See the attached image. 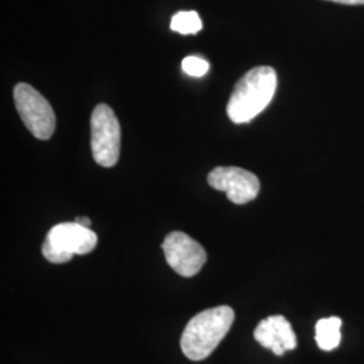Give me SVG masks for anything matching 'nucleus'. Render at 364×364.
Masks as SVG:
<instances>
[{
    "mask_svg": "<svg viewBox=\"0 0 364 364\" xmlns=\"http://www.w3.org/2000/svg\"><path fill=\"white\" fill-rule=\"evenodd\" d=\"M277 72L272 66H257L240 78L227 105V115L243 124L258 117L270 105L277 91Z\"/></svg>",
    "mask_w": 364,
    "mask_h": 364,
    "instance_id": "obj_1",
    "label": "nucleus"
},
{
    "mask_svg": "<svg viewBox=\"0 0 364 364\" xmlns=\"http://www.w3.org/2000/svg\"><path fill=\"white\" fill-rule=\"evenodd\" d=\"M234 320V309L228 305L197 313L182 332L181 350L183 355L193 362L208 358L230 332Z\"/></svg>",
    "mask_w": 364,
    "mask_h": 364,
    "instance_id": "obj_2",
    "label": "nucleus"
},
{
    "mask_svg": "<svg viewBox=\"0 0 364 364\" xmlns=\"http://www.w3.org/2000/svg\"><path fill=\"white\" fill-rule=\"evenodd\" d=\"M120 124L114 109L107 105H96L91 117V149L97 165L115 166L120 156Z\"/></svg>",
    "mask_w": 364,
    "mask_h": 364,
    "instance_id": "obj_3",
    "label": "nucleus"
},
{
    "mask_svg": "<svg viewBox=\"0 0 364 364\" xmlns=\"http://www.w3.org/2000/svg\"><path fill=\"white\" fill-rule=\"evenodd\" d=\"M14 102L27 130L41 141L52 138L55 131V115L52 105L37 90L25 82L15 85Z\"/></svg>",
    "mask_w": 364,
    "mask_h": 364,
    "instance_id": "obj_4",
    "label": "nucleus"
},
{
    "mask_svg": "<svg viewBox=\"0 0 364 364\" xmlns=\"http://www.w3.org/2000/svg\"><path fill=\"white\" fill-rule=\"evenodd\" d=\"M162 250L170 267L185 278L195 277L207 262L204 247L181 231L170 232L162 243Z\"/></svg>",
    "mask_w": 364,
    "mask_h": 364,
    "instance_id": "obj_5",
    "label": "nucleus"
},
{
    "mask_svg": "<svg viewBox=\"0 0 364 364\" xmlns=\"http://www.w3.org/2000/svg\"><path fill=\"white\" fill-rule=\"evenodd\" d=\"M208 183L216 191L225 192L231 203L243 205L255 200L259 193V178L246 169L219 166L208 174Z\"/></svg>",
    "mask_w": 364,
    "mask_h": 364,
    "instance_id": "obj_6",
    "label": "nucleus"
},
{
    "mask_svg": "<svg viewBox=\"0 0 364 364\" xmlns=\"http://www.w3.org/2000/svg\"><path fill=\"white\" fill-rule=\"evenodd\" d=\"M52 247L72 255H85L97 245V235L91 228L77 223H61L54 225L45 239Z\"/></svg>",
    "mask_w": 364,
    "mask_h": 364,
    "instance_id": "obj_7",
    "label": "nucleus"
},
{
    "mask_svg": "<svg viewBox=\"0 0 364 364\" xmlns=\"http://www.w3.org/2000/svg\"><path fill=\"white\" fill-rule=\"evenodd\" d=\"M254 338L262 347L273 351L277 356H282L297 347V336L291 324L279 314L262 320L254 331Z\"/></svg>",
    "mask_w": 364,
    "mask_h": 364,
    "instance_id": "obj_8",
    "label": "nucleus"
},
{
    "mask_svg": "<svg viewBox=\"0 0 364 364\" xmlns=\"http://www.w3.org/2000/svg\"><path fill=\"white\" fill-rule=\"evenodd\" d=\"M341 318L332 316L321 318L316 324V343L323 351H333L336 350L341 341Z\"/></svg>",
    "mask_w": 364,
    "mask_h": 364,
    "instance_id": "obj_9",
    "label": "nucleus"
},
{
    "mask_svg": "<svg viewBox=\"0 0 364 364\" xmlns=\"http://www.w3.org/2000/svg\"><path fill=\"white\" fill-rule=\"evenodd\" d=\"M170 28L183 36L197 34L203 28V22L196 11H181L171 18Z\"/></svg>",
    "mask_w": 364,
    "mask_h": 364,
    "instance_id": "obj_10",
    "label": "nucleus"
},
{
    "mask_svg": "<svg viewBox=\"0 0 364 364\" xmlns=\"http://www.w3.org/2000/svg\"><path fill=\"white\" fill-rule=\"evenodd\" d=\"M182 70L193 77H203L208 73L209 64L208 61H205L201 57H196V55H191L183 58L182 61Z\"/></svg>",
    "mask_w": 364,
    "mask_h": 364,
    "instance_id": "obj_11",
    "label": "nucleus"
},
{
    "mask_svg": "<svg viewBox=\"0 0 364 364\" xmlns=\"http://www.w3.org/2000/svg\"><path fill=\"white\" fill-rule=\"evenodd\" d=\"M42 255L45 257V259L49 260L50 263H55V264L66 263V262L72 260V258L75 257L72 254H68V252H64V251H60L57 248L52 247L46 242H43V245H42Z\"/></svg>",
    "mask_w": 364,
    "mask_h": 364,
    "instance_id": "obj_12",
    "label": "nucleus"
},
{
    "mask_svg": "<svg viewBox=\"0 0 364 364\" xmlns=\"http://www.w3.org/2000/svg\"><path fill=\"white\" fill-rule=\"evenodd\" d=\"M75 223H77V224L82 225V227H87V228H90L92 224L91 219L87 218V216H84V218H76Z\"/></svg>",
    "mask_w": 364,
    "mask_h": 364,
    "instance_id": "obj_13",
    "label": "nucleus"
},
{
    "mask_svg": "<svg viewBox=\"0 0 364 364\" xmlns=\"http://www.w3.org/2000/svg\"><path fill=\"white\" fill-rule=\"evenodd\" d=\"M329 1H335V3H340V4H364V0H329Z\"/></svg>",
    "mask_w": 364,
    "mask_h": 364,
    "instance_id": "obj_14",
    "label": "nucleus"
}]
</instances>
